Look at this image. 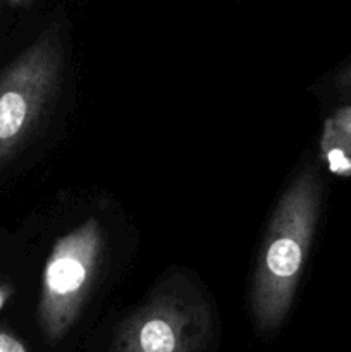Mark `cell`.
<instances>
[{"label": "cell", "instance_id": "ba28073f", "mask_svg": "<svg viewBox=\"0 0 351 352\" xmlns=\"http://www.w3.org/2000/svg\"><path fill=\"white\" fill-rule=\"evenodd\" d=\"M337 82H339L341 86H344V88H351V64L344 69V72L339 76Z\"/></svg>", "mask_w": 351, "mask_h": 352}, {"label": "cell", "instance_id": "6da1fadb", "mask_svg": "<svg viewBox=\"0 0 351 352\" xmlns=\"http://www.w3.org/2000/svg\"><path fill=\"white\" fill-rule=\"evenodd\" d=\"M320 201V175L308 167L289 184L272 215L251 289V311L264 332L279 329L289 313L319 222Z\"/></svg>", "mask_w": 351, "mask_h": 352}, {"label": "cell", "instance_id": "7a4b0ae2", "mask_svg": "<svg viewBox=\"0 0 351 352\" xmlns=\"http://www.w3.org/2000/svg\"><path fill=\"white\" fill-rule=\"evenodd\" d=\"M210 332L209 305L178 277L165 282L124 320L112 352H200Z\"/></svg>", "mask_w": 351, "mask_h": 352}, {"label": "cell", "instance_id": "5b68a950", "mask_svg": "<svg viewBox=\"0 0 351 352\" xmlns=\"http://www.w3.org/2000/svg\"><path fill=\"white\" fill-rule=\"evenodd\" d=\"M320 153L332 174L351 175V134L341 129L334 119L323 124Z\"/></svg>", "mask_w": 351, "mask_h": 352}, {"label": "cell", "instance_id": "8992f818", "mask_svg": "<svg viewBox=\"0 0 351 352\" xmlns=\"http://www.w3.org/2000/svg\"><path fill=\"white\" fill-rule=\"evenodd\" d=\"M0 352H28V349L19 337L9 330L0 329Z\"/></svg>", "mask_w": 351, "mask_h": 352}, {"label": "cell", "instance_id": "9c48e42d", "mask_svg": "<svg viewBox=\"0 0 351 352\" xmlns=\"http://www.w3.org/2000/svg\"><path fill=\"white\" fill-rule=\"evenodd\" d=\"M0 2L7 3V6L10 7H26L30 6V3H33L34 0H0Z\"/></svg>", "mask_w": 351, "mask_h": 352}, {"label": "cell", "instance_id": "277c9868", "mask_svg": "<svg viewBox=\"0 0 351 352\" xmlns=\"http://www.w3.org/2000/svg\"><path fill=\"white\" fill-rule=\"evenodd\" d=\"M61 74V45L52 31L0 74V165L26 144L40 124Z\"/></svg>", "mask_w": 351, "mask_h": 352}, {"label": "cell", "instance_id": "30bf717a", "mask_svg": "<svg viewBox=\"0 0 351 352\" xmlns=\"http://www.w3.org/2000/svg\"><path fill=\"white\" fill-rule=\"evenodd\" d=\"M7 298H9V292H7V289H3L2 285H0V309H2L3 305H6Z\"/></svg>", "mask_w": 351, "mask_h": 352}, {"label": "cell", "instance_id": "3957f363", "mask_svg": "<svg viewBox=\"0 0 351 352\" xmlns=\"http://www.w3.org/2000/svg\"><path fill=\"white\" fill-rule=\"evenodd\" d=\"M103 251V232L86 220L54 244L43 270L38 322L47 340L58 342L78 320L95 282Z\"/></svg>", "mask_w": 351, "mask_h": 352}, {"label": "cell", "instance_id": "52a82bcc", "mask_svg": "<svg viewBox=\"0 0 351 352\" xmlns=\"http://www.w3.org/2000/svg\"><path fill=\"white\" fill-rule=\"evenodd\" d=\"M332 119H334V122L341 127V129H344L348 134H351V105L337 110V112L334 113Z\"/></svg>", "mask_w": 351, "mask_h": 352}]
</instances>
